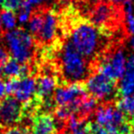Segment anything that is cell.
<instances>
[{
    "label": "cell",
    "mask_w": 134,
    "mask_h": 134,
    "mask_svg": "<svg viewBox=\"0 0 134 134\" xmlns=\"http://www.w3.org/2000/svg\"><path fill=\"white\" fill-rule=\"evenodd\" d=\"M86 93L97 101L117 97V81L97 72L85 82Z\"/></svg>",
    "instance_id": "cell-4"
},
{
    "label": "cell",
    "mask_w": 134,
    "mask_h": 134,
    "mask_svg": "<svg viewBox=\"0 0 134 134\" xmlns=\"http://www.w3.org/2000/svg\"><path fill=\"white\" fill-rule=\"evenodd\" d=\"M23 119L22 105L12 96L0 100V129L13 128Z\"/></svg>",
    "instance_id": "cell-5"
},
{
    "label": "cell",
    "mask_w": 134,
    "mask_h": 134,
    "mask_svg": "<svg viewBox=\"0 0 134 134\" xmlns=\"http://www.w3.org/2000/svg\"><path fill=\"white\" fill-rule=\"evenodd\" d=\"M72 28L70 41L74 47L87 60H95L102 50L105 30L84 19L77 20Z\"/></svg>",
    "instance_id": "cell-1"
},
{
    "label": "cell",
    "mask_w": 134,
    "mask_h": 134,
    "mask_svg": "<svg viewBox=\"0 0 134 134\" xmlns=\"http://www.w3.org/2000/svg\"><path fill=\"white\" fill-rule=\"evenodd\" d=\"M130 46L134 49V36L131 38V39H130Z\"/></svg>",
    "instance_id": "cell-28"
},
{
    "label": "cell",
    "mask_w": 134,
    "mask_h": 134,
    "mask_svg": "<svg viewBox=\"0 0 134 134\" xmlns=\"http://www.w3.org/2000/svg\"><path fill=\"white\" fill-rule=\"evenodd\" d=\"M1 25L4 26V28L8 30H12L17 26V16L15 12L10 10H4L0 16Z\"/></svg>",
    "instance_id": "cell-17"
},
{
    "label": "cell",
    "mask_w": 134,
    "mask_h": 134,
    "mask_svg": "<svg viewBox=\"0 0 134 134\" xmlns=\"http://www.w3.org/2000/svg\"><path fill=\"white\" fill-rule=\"evenodd\" d=\"M43 23V12L37 11L32 14V16L30 18V22H29V29L31 32L32 37L37 38L39 35L41 29L42 27Z\"/></svg>",
    "instance_id": "cell-16"
},
{
    "label": "cell",
    "mask_w": 134,
    "mask_h": 134,
    "mask_svg": "<svg viewBox=\"0 0 134 134\" xmlns=\"http://www.w3.org/2000/svg\"><path fill=\"white\" fill-rule=\"evenodd\" d=\"M5 41L12 58L20 63H29L35 49L34 39L23 29H14L5 35Z\"/></svg>",
    "instance_id": "cell-3"
},
{
    "label": "cell",
    "mask_w": 134,
    "mask_h": 134,
    "mask_svg": "<svg viewBox=\"0 0 134 134\" xmlns=\"http://www.w3.org/2000/svg\"><path fill=\"white\" fill-rule=\"evenodd\" d=\"M31 8L32 6L27 0L23 3L20 8L18 10L17 19L19 20V23H26L27 21H29V19L30 18V14H31Z\"/></svg>",
    "instance_id": "cell-18"
},
{
    "label": "cell",
    "mask_w": 134,
    "mask_h": 134,
    "mask_svg": "<svg viewBox=\"0 0 134 134\" xmlns=\"http://www.w3.org/2000/svg\"><path fill=\"white\" fill-rule=\"evenodd\" d=\"M87 129L89 134H109L108 130L104 126H101V125L97 124V122L88 121Z\"/></svg>",
    "instance_id": "cell-19"
},
{
    "label": "cell",
    "mask_w": 134,
    "mask_h": 134,
    "mask_svg": "<svg viewBox=\"0 0 134 134\" xmlns=\"http://www.w3.org/2000/svg\"><path fill=\"white\" fill-rule=\"evenodd\" d=\"M126 21L127 24H128V30L131 35L134 36V14L126 17Z\"/></svg>",
    "instance_id": "cell-24"
},
{
    "label": "cell",
    "mask_w": 134,
    "mask_h": 134,
    "mask_svg": "<svg viewBox=\"0 0 134 134\" xmlns=\"http://www.w3.org/2000/svg\"><path fill=\"white\" fill-rule=\"evenodd\" d=\"M60 67L63 83L84 82L91 75V67L86 57L74 47L71 41L63 44L60 51Z\"/></svg>",
    "instance_id": "cell-2"
},
{
    "label": "cell",
    "mask_w": 134,
    "mask_h": 134,
    "mask_svg": "<svg viewBox=\"0 0 134 134\" xmlns=\"http://www.w3.org/2000/svg\"><path fill=\"white\" fill-rule=\"evenodd\" d=\"M27 1H28L31 6H34V5H39L42 2H46L48 0H27Z\"/></svg>",
    "instance_id": "cell-26"
},
{
    "label": "cell",
    "mask_w": 134,
    "mask_h": 134,
    "mask_svg": "<svg viewBox=\"0 0 134 134\" xmlns=\"http://www.w3.org/2000/svg\"><path fill=\"white\" fill-rule=\"evenodd\" d=\"M0 134H30V132L27 128L13 127V128L5 129L0 132Z\"/></svg>",
    "instance_id": "cell-22"
},
{
    "label": "cell",
    "mask_w": 134,
    "mask_h": 134,
    "mask_svg": "<svg viewBox=\"0 0 134 134\" xmlns=\"http://www.w3.org/2000/svg\"><path fill=\"white\" fill-rule=\"evenodd\" d=\"M36 80V97L42 103V108L50 109L55 106L53 101V95L58 86V78L55 75L49 73L41 74Z\"/></svg>",
    "instance_id": "cell-7"
},
{
    "label": "cell",
    "mask_w": 134,
    "mask_h": 134,
    "mask_svg": "<svg viewBox=\"0 0 134 134\" xmlns=\"http://www.w3.org/2000/svg\"><path fill=\"white\" fill-rule=\"evenodd\" d=\"M126 58L124 52L118 50L108 57L101 60L98 64L97 72L110 79L117 81L123 76L126 68Z\"/></svg>",
    "instance_id": "cell-8"
},
{
    "label": "cell",
    "mask_w": 134,
    "mask_h": 134,
    "mask_svg": "<svg viewBox=\"0 0 134 134\" xmlns=\"http://www.w3.org/2000/svg\"><path fill=\"white\" fill-rule=\"evenodd\" d=\"M6 82L0 78V99L4 98L6 97Z\"/></svg>",
    "instance_id": "cell-25"
},
{
    "label": "cell",
    "mask_w": 134,
    "mask_h": 134,
    "mask_svg": "<svg viewBox=\"0 0 134 134\" xmlns=\"http://www.w3.org/2000/svg\"><path fill=\"white\" fill-rule=\"evenodd\" d=\"M114 14L115 10L111 5L108 2H100L96 5L91 12V19L89 21L98 28H105L113 19Z\"/></svg>",
    "instance_id": "cell-13"
},
{
    "label": "cell",
    "mask_w": 134,
    "mask_h": 134,
    "mask_svg": "<svg viewBox=\"0 0 134 134\" xmlns=\"http://www.w3.org/2000/svg\"><path fill=\"white\" fill-rule=\"evenodd\" d=\"M70 134H89L87 129V122H83L78 128L70 131Z\"/></svg>",
    "instance_id": "cell-23"
},
{
    "label": "cell",
    "mask_w": 134,
    "mask_h": 134,
    "mask_svg": "<svg viewBox=\"0 0 134 134\" xmlns=\"http://www.w3.org/2000/svg\"><path fill=\"white\" fill-rule=\"evenodd\" d=\"M0 29H1V20H0Z\"/></svg>",
    "instance_id": "cell-30"
},
{
    "label": "cell",
    "mask_w": 134,
    "mask_h": 134,
    "mask_svg": "<svg viewBox=\"0 0 134 134\" xmlns=\"http://www.w3.org/2000/svg\"><path fill=\"white\" fill-rule=\"evenodd\" d=\"M4 3H5V0H0V10L4 8Z\"/></svg>",
    "instance_id": "cell-27"
},
{
    "label": "cell",
    "mask_w": 134,
    "mask_h": 134,
    "mask_svg": "<svg viewBox=\"0 0 134 134\" xmlns=\"http://www.w3.org/2000/svg\"><path fill=\"white\" fill-rule=\"evenodd\" d=\"M55 119L50 113L43 112L33 116L31 122V133L30 134H56Z\"/></svg>",
    "instance_id": "cell-10"
},
{
    "label": "cell",
    "mask_w": 134,
    "mask_h": 134,
    "mask_svg": "<svg viewBox=\"0 0 134 134\" xmlns=\"http://www.w3.org/2000/svg\"><path fill=\"white\" fill-rule=\"evenodd\" d=\"M58 30V18L55 12L48 10L43 12V23L37 39L41 42H50L55 38Z\"/></svg>",
    "instance_id": "cell-11"
},
{
    "label": "cell",
    "mask_w": 134,
    "mask_h": 134,
    "mask_svg": "<svg viewBox=\"0 0 134 134\" xmlns=\"http://www.w3.org/2000/svg\"><path fill=\"white\" fill-rule=\"evenodd\" d=\"M120 83L117 86V97H134V55L126 61V68Z\"/></svg>",
    "instance_id": "cell-9"
},
{
    "label": "cell",
    "mask_w": 134,
    "mask_h": 134,
    "mask_svg": "<svg viewBox=\"0 0 134 134\" xmlns=\"http://www.w3.org/2000/svg\"><path fill=\"white\" fill-rule=\"evenodd\" d=\"M8 55H9V54H8V52L7 51L4 43L0 40V76L2 75L3 65L5 64V63H6L8 60V58H9Z\"/></svg>",
    "instance_id": "cell-21"
},
{
    "label": "cell",
    "mask_w": 134,
    "mask_h": 134,
    "mask_svg": "<svg viewBox=\"0 0 134 134\" xmlns=\"http://www.w3.org/2000/svg\"><path fill=\"white\" fill-rule=\"evenodd\" d=\"M115 106L129 120H134V97H120L119 100H117Z\"/></svg>",
    "instance_id": "cell-15"
},
{
    "label": "cell",
    "mask_w": 134,
    "mask_h": 134,
    "mask_svg": "<svg viewBox=\"0 0 134 134\" xmlns=\"http://www.w3.org/2000/svg\"><path fill=\"white\" fill-rule=\"evenodd\" d=\"M36 94V80L31 76L19 78L14 97L20 103H27L34 98Z\"/></svg>",
    "instance_id": "cell-12"
},
{
    "label": "cell",
    "mask_w": 134,
    "mask_h": 134,
    "mask_svg": "<svg viewBox=\"0 0 134 134\" xmlns=\"http://www.w3.org/2000/svg\"><path fill=\"white\" fill-rule=\"evenodd\" d=\"M113 1H114V2H120L121 0H113Z\"/></svg>",
    "instance_id": "cell-29"
},
{
    "label": "cell",
    "mask_w": 134,
    "mask_h": 134,
    "mask_svg": "<svg viewBox=\"0 0 134 134\" xmlns=\"http://www.w3.org/2000/svg\"><path fill=\"white\" fill-rule=\"evenodd\" d=\"M125 1H130V0H125Z\"/></svg>",
    "instance_id": "cell-31"
},
{
    "label": "cell",
    "mask_w": 134,
    "mask_h": 134,
    "mask_svg": "<svg viewBox=\"0 0 134 134\" xmlns=\"http://www.w3.org/2000/svg\"><path fill=\"white\" fill-rule=\"evenodd\" d=\"M26 0H5L4 3V10H10V11L16 12L20 8L23 3Z\"/></svg>",
    "instance_id": "cell-20"
},
{
    "label": "cell",
    "mask_w": 134,
    "mask_h": 134,
    "mask_svg": "<svg viewBox=\"0 0 134 134\" xmlns=\"http://www.w3.org/2000/svg\"><path fill=\"white\" fill-rule=\"evenodd\" d=\"M87 95L85 82L63 83L55 89L53 101L56 107L67 106Z\"/></svg>",
    "instance_id": "cell-6"
},
{
    "label": "cell",
    "mask_w": 134,
    "mask_h": 134,
    "mask_svg": "<svg viewBox=\"0 0 134 134\" xmlns=\"http://www.w3.org/2000/svg\"><path fill=\"white\" fill-rule=\"evenodd\" d=\"M30 69L27 63H20L14 58H8V61L3 65L2 75L10 78H25L30 76Z\"/></svg>",
    "instance_id": "cell-14"
}]
</instances>
